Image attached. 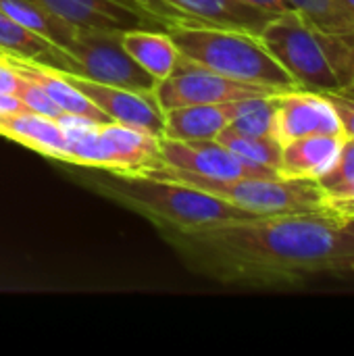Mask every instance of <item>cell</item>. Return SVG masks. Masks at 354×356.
Instances as JSON below:
<instances>
[{"instance_id":"1","label":"cell","mask_w":354,"mask_h":356,"mask_svg":"<svg viewBox=\"0 0 354 356\" xmlns=\"http://www.w3.org/2000/svg\"><path fill=\"white\" fill-rule=\"evenodd\" d=\"M156 229L192 271L223 286L282 290L354 275V221L325 213Z\"/></svg>"},{"instance_id":"2","label":"cell","mask_w":354,"mask_h":356,"mask_svg":"<svg viewBox=\"0 0 354 356\" xmlns=\"http://www.w3.org/2000/svg\"><path fill=\"white\" fill-rule=\"evenodd\" d=\"M259 40L300 90L342 92L354 77V31H321L286 10L265 25Z\"/></svg>"},{"instance_id":"3","label":"cell","mask_w":354,"mask_h":356,"mask_svg":"<svg viewBox=\"0 0 354 356\" xmlns=\"http://www.w3.org/2000/svg\"><path fill=\"white\" fill-rule=\"evenodd\" d=\"M96 188L104 196L146 217L154 227H207L259 217L204 190L140 173L106 171L96 181Z\"/></svg>"},{"instance_id":"4","label":"cell","mask_w":354,"mask_h":356,"mask_svg":"<svg viewBox=\"0 0 354 356\" xmlns=\"http://www.w3.org/2000/svg\"><path fill=\"white\" fill-rule=\"evenodd\" d=\"M165 31L182 56L209 71L280 92L298 88L259 35L190 21H169Z\"/></svg>"},{"instance_id":"5","label":"cell","mask_w":354,"mask_h":356,"mask_svg":"<svg viewBox=\"0 0 354 356\" xmlns=\"http://www.w3.org/2000/svg\"><path fill=\"white\" fill-rule=\"evenodd\" d=\"M129 173H140V175L154 177V179L179 181V184L204 190L259 217L323 213V190L317 184V179H298V177H282V175L280 177L213 179V177L171 169L163 163H152Z\"/></svg>"},{"instance_id":"6","label":"cell","mask_w":354,"mask_h":356,"mask_svg":"<svg viewBox=\"0 0 354 356\" xmlns=\"http://www.w3.org/2000/svg\"><path fill=\"white\" fill-rule=\"evenodd\" d=\"M123 31H108L98 27H77L75 35L65 46L73 56L81 77L98 83L125 88L131 92H154L159 79L142 69L121 44Z\"/></svg>"},{"instance_id":"7","label":"cell","mask_w":354,"mask_h":356,"mask_svg":"<svg viewBox=\"0 0 354 356\" xmlns=\"http://www.w3.org/2000/svg\"><path fill=\"white\" fill-rule=\"evenodd\" d=\"M280 90L238 81L215 71H209L186 56H177L173 71L154 88V98L161 111H171L192 104H221L250 96H271ZM286 92V90H284Z\"/></svg>"},{"instance_id":"8","label":"cell","mask_w":354,"mask_h":356,"mask_svg":"<svg viewBox=\"0 0 354 356\" xmlns=\"http://www.w3.org/2000/svg\"><path fill=\"white\" fill-rule=\"evenodd\" d=\"M77 27H98L108 31L152 29L165 31L169 21L148 10L136 0H31Z\"/></svg>"},{"instance_id":"9","label":"cell","mask_w":354,"mask_h":356,"mask_svg":"<svg viewBox=\"0 0 354 356\" xmlns=\"http://www.w3.org/2000/svg\"><path fill=\"white\" fill-rule=\"evenodd\" d=\"M159 163L213 177V179H240V177H280L277 173H269L257 167L242 163L234 152H230L217 140H169L161 138L159 146Z\"/></svg>"},{"instance_id":"10","label":"cell","mask_w":354,"mask_h":356,"mask_svg":"<svg viewBox=\"0 0 354 356\" xmlns=\"http://www.w3.org/2000/svg\"><path fill=\"white\" fill-rule=\"evenodd\" d=\"M65 79L75 86L81 94H86L102 113L111 117V121H117L121 125L152 134L156 138H163L165 131V113L161 111L156 98L152 92H131L125 88H115L106 83L92 81L88 77L61 71Z\"/></svg>"},{"instance_id":"11","label":"cell","mask_w":354,"mask_h":356,"mask_svg":"<svg viewBox=\"0 0 354 356\" xmlns=\"http://www.w3.org/2000/svg\"><path fill=\"white\" fill-rule=\"evenodd\" d=\"M313 134H342L340 119L328 94L300 88L277 92L273 138L284 146Z\"/></svg>"},{"instance_id":"12","label":"cell","mask_w":354,"mask_h":356,"mask_svg":"<svg viewBox=\"0 0 354 356\" xmlns=\"http://www.w3.org/2000/svg\"><path fill=\"white\" fill-rule=\"evenodd\" d=\"M177 10L173 21H190L261 35L265 25L275 17L244 0H156Z\"/></svg>"},{"instance_id":"13","label":"cell","mask_w":354,"mask_h":356,"mask_svg":"<svg viewBox=\"0 0 354 356\" xmlns=\"http://www.w3.org/2000/svg\"><path fill=\"white\" fill-rule=\"evenodd\" d=\"M342 142V134H313L284 144L280 175L298 179H319L334 165Z\"/></svg>"},{"instance_id":"14","label":"cell","mask_w":354,"mask_h":356,"mask_svg":"<svg viewBox=\"0 0 354 356\" xmlns=\"http://www.w3.org/2000/svg\"><path fill=\"white\" fill-rule=\"evenodd\" d=\"M0 52L19 56L25 60H33L38 65L67 71V73H79L77 63L69 52H65L61 46L52 44L50 40L38 35L35 31L23 27L21 23L13 21L6 13L0 10Z\"/></svg>"},{"instance_id":"15","label":"cell","mask_w":354,"mask_h":356,"mask_svg":"<svg viewBox=\"0 0 354 356\" xmlns=\"http://www.w3.org/2000/svg\"><path fill=\"white\" fill-rule=\"evenodd\" d=\"M6 60L15 67V71L31 81H35L38 86H42L48 96L61 106L63 113H71V115H79V117H88L92 121H96L98 125L111 123V117L106 113H102L86 94H81L75 86H71L65 75L56 69L38 65L33 60H25L19 56H10L4 54Z\"/></svg>"},{"instance_id":"16","label":"cell","mask_w":354,"mask_h":356,"mask_svg":"<svg viewBox=\"0 0 354 356\" xmlns=\"http://www.w3.org/2000/svg\"><path fill=\"white\" fill-rule=\"evenodd\" d=\"M0 136L31 148L40 152L42 156L56 159V161L67 159V140L56 119H50L31 111L2 113Z\"/></svg>"},{"instance_id":"17","label":"cell","mask_w":354,"mask_h":356,"mask_svg":"<svg viewBox=\"0 0 354 356\" xmlns=\"http://www.w3.org/2000/svg\"><path fill=\"white\" fill-rule=\"evenodd\" d=\"M100 136L106 144V152L111 159L108 171H138L146 165L159 163V146L161 138L121 125L117 121L98 125Z\"/></svg>"},{"instance_id":"18","label":"cell","mask_w":354,"mask_h":356,"mask_svg":"<svg viewBox=\"0 0 354 356\" xmlns=\"http://www.w3.org/2000/svg\"><path fill=\"white\" fill-rule=\"evenodd\" d=\"M236 102L192 104L165 111L163 138L169 140H215L236 115Z\"/></svg>"},{"instance_id":"19","label":"cell","mask_w":354,"mask_h":356,"mask_svg":"<svg viewBox=\"0 0 354 356\" xmlns=\"http://www.w3.org/2000/svg\"><path fill=\"white\" fill-rule=\"evenodd\" d=\"M121 44L134 56V60L159 81L173 71L175 60L179 56L167 31H152V29L123 31Z\"/></svg>"},{"instance_id":"20","label":"cell","mask_w":354,"mask_h":356,"mask_svg":"<svg viewBox=\"0 0 354 356\" xmlns=\"http://www.w3.org/2000/svg\"><path fill=\"white\" fill-rule=\"evenodd\" d=\"M0 10L6 13L13 21L21 23L23 27H27V29L35 31L38 35L50 40L52 44L61 46L63 50L69 44V40L75 35V29H77V25L63 21L61 17L38 6L31 0H0Z\"/></svg>"},{"instance_id":"21","label":"cell","mask_w":354,"mask_h":356,"mask_svg":"<svg viewBox=\"0 0 354 356\" xmlns=\"http://www.w3.org/2000/svg\"><path fill=\"white\" fill-rule=\"evenodd\" d=\"M230 152H234L242 163L277 173L280 175V161H282V144L275 138H259V136H246L236 131L234 127H223L217 138Z\"/></svg>"},{"instance_id":"22","label":"cell","mask_w":354,"mask_h":356,"mask_svg":"<svg viewBox=\"0 0 354 356\" xmlns=\"http://www.w3.org/2000/svg\"><path fill=\"white\" fill-rule=\"evenodd\" d=\"M275 123V94L271 96H250L236 102V115L230 123L240 134L273 138Z\"/></svg>"},{"instance_id":"23","label":"cell","mask_w":354,"mask_h":356,"mask_svg":"<svg viewBox=\"0 0 354 356\" xmlns=\"http://www.w3.org/2000/svg\"><path fill=\"white\" fill-rule=\"evenodd\" d=\"M288 8L298 13L311 25L330 33L354 31L346 8L340 0H286Z\"/></svg>"},{"instance_id":"24","label":"cell","mask_w":354,"mask_h":356,"mask_svg":"<svg viewBox=\"0 0 354 356\" xmlns=\"http://www.w3.org/2000/svg\"><path fill=\"white\" fill-rule=\"evenodd\" d=\"M353 179L354 140H346V138H344V142H342V146H340V152H338L334 165L330 167L328 173H323V175L317 179V184L321 186L323 192H328V190H334V188H338V186H344V184H348V181H353Z\"/></svg>"},{"instance_id":"25","label":"cell","mask_w":354,"mask_h":356,"mask_svg":"<svg viewBox=\"0 0 354 356\" xmlns=\"http://www.w3.org/2000/svg\"><path fill=\"white\" fill-rule=\"evenodd\" d=\"M17 98H21V102L27 106V111L50 117V119H56L63 113L61 106L48 96V92L42 86H38L35 81H31L23 75H21V83L17 90Z\"/></svg>"},{"instance_id":"26","label":"cell","mask_w":354,"mask_h":356,"mask_svg":"<svg viewBox=\"0 0 354 356\" xmlns=\"http://www.w3.org/2000/svg\"><path fill=\"white\" fill-rule=\"evenodd\" d=\"M323 213L340 221H354V179L323 192Z\"/></svg>"},{"instance_id":"27","label":"cell","mask_w":354,"mask_h":356,"mask_svg":"<svg viewBox=\"0 0 354 356\" xmlns=\"http://www.w3.org/2000/svg\"><path fill=\"white\" fill-rule=\"evenodd\" d=\"M332 100L336 115L340 119V129L346 140H354V96L344 92H323Z\"/></svg>"},{"instance_id":"28","label":"cell","mask_w":354,"mask_h":356,"mask_svg":"<svg viewBox=\"0 0 354 356\" xmlns=\"http://www.w3.org/2000/svg\"><path fill=\"white\" fill-rule=\"evenodd\" d=\"M21 83V75L15 71V67L6 60V56H0V94H10L17 96Z\"/></svg>"},{"instance_id":"29","label":"cell","mask_w":354,"mask_h":356,"mask_svg":"<svg viewBox=\"0 0 354 356\" xmlns=\"http://www.w3.org/2000/svg\"><path fill=\"white\" fill-rule=\"evenodd\" d=\"M244 2H248L257 8H263L267 13H273V15H282V13L290 10L286 0H244Z\"/></svg>"},{"instance_id":"30","label":"cell","mask_w":354,"mask_h":356,"mask_svg":"<svg viewBox=\"0 0 354 356\" xmlns=\"http://www.w3.org/2000/svg\"><path fill=\"white\" fill-rule=\"evenodd\" d=\"M340 2H342V6L346 8L348 19H351V23H353V27H354V0H340Z\"/></svg>"},{"instance_id":"31","label":"cell","mask_w":354,"mask_h":356,"mask_svg":"<svg viewBox=\"0 0 354 356\" xmlns=\"http://www.w3.org/2000/svg\"><path fill=\"white\" fill-rule=\"evenodd\" d=\"M136 2H140L142 6H146L148 10H152V13H154V0H136Z\"/></svg>"},{"instance_id":"32","label":"cell","mask_w":354,"mask_h":356,"mask_svg":"<svg viewBox=\"0 0 354 356\" xmlns=\"http://www.w3.org/2000/svg\"><path fill=\"white\" fill-rule=\"evenodd\" d=\"M342 92H344V94H348V96H354V77L351 79V83H348Z\"/></svg>"},{"instance_id":"33","label":"cell","mask_w":354,"mask_h":356,"mask_svg":"<svg viewBox=\"0 0 354 356\" xmlns=\"http://www.w3.org/2000/svg\"><path fill=\"white\" fill-rule=\"evenodd\" d=\"M0 56H2V52H0Z\"/></svg>"}]
</instances>
